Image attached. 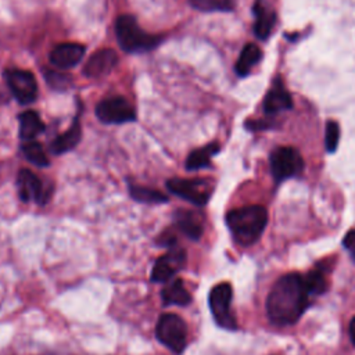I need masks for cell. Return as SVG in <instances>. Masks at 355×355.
<instances>
[{"mask_svg":"<svg viewBox=\"0 0 355 355\" xmlns=\"http://www.w3.org/2000/svg\"><path fill=\"white\" fill-rule=\"evenodd\" d=\"M306 290L309 294H320L326 290L327 282L324 275L320 270H312L304 277Z\"/></svg>","mask_w":355,"mask_h":355,"instance_id":"cell-25","label":"cell"},{"mask_svg":"<svg viewBox=\"0 0 355 355\" xmlns=\"http://www.w3.org/2000/svg\"><path fill=\"white\" fill-rule=\"evenodd\" d=\"M343 244L349 251L351 257L355 259V230H349L347 233V236L343 240Z\"/></svg>","mask_w":355,"mask_h":355,"instance_id":"cell-28","label":"cell"},{"mask_svg":"<svg viewBox=\"0 0 355 355\" xmlns=\"http://www.w3.org/2000/svg\"><path fill=\"white\" fill-rule=\"evenodd\" d=\"M115 36L119 47L126 53H146L161 43V36L146 32L133 15H119L115 21Z\"/></svg>","mask_w":355,"mask_h":355,"instance_id":"cell-3","label":"cell"},{"mask_svg":"<svg viewBox=\"0 0 355 355\" xmlns=\"http://www.w3.org/2000/svg\"><path fill=\"white\" fill-rule=\"evenodd\" d=\"M4 79L19 104L28 105L37 98V82L31 71L10 68L4 71Z\"/></svg>","mask_w":355,"mask_h":355,"instance_id":"cell-8","label":"cell"},{"mask_svg":"<svg viewBox=\"0 0 355 355\" xmlns=\"http://www.w3.org/2000/svg\"><path fill=\"white\" fill-rule=\"evenodd\" d=\"M252 11L255 17L254 33L258 39L265 40L273 31V26L276 24V12L265 0H255Z\"/></svg>","mask_w":355,"mask_h":355,"instance_id":"cell-14","label":"cell"},{"mask_svg":"<svg viewBox=\"0 0 355 355\" xmlns=\"http://www.w3.org/2000/svg\"><path fill=\"white\" fill-rule=\"evenodd\" d=\"M85 50V46L79 43H61L50 51L49 60L60 69H69L76 67L82 61Z\"/></svg>","mask_w":355,"mask_h":355,"instance_id":"cell-12","label":"cell"},{"mask_svg":"<svg viewBox=\"0 0 355 355\" xmlns=\"http://www.w3.org/2000/svg\"><path fill=\"white\" fill-rule=\"evenodd\" d=\"M226 225L240 245L248 247L258 241L268 225V211L262 205H245L226 215Z\"/></svg>","mask_w":355,"mask_h":355,"instance_id":"cell-2","label":"cell"},{"mask_svg":"<svg viewBox=\"0 0 355 355\" xmlns=\"http://www.w3.org/2000/svg\"><path fill=\"white\" fill-rule=\"evenodd\" d=\"M129 194L135 201L143 202V204H162L168 202V196L164 193L140 184H129Z\"/></svg>","mask_w":355,"mask_h":355,"instance_id":"cell-22","label":"cell"},{"mask_svg":"<svg viewBox=\"0 0 355 355\" xmlns=\"http://www.w3.org/2000/svg\"><path fill=\"white\" fill-rule=\"evenodd\" d=\"M168 190L179 198L189 201L197 207L205 205L212 194V184L207 179L172 178L166 182Z\"/></svg>","mask_w":355,"mask_h":355,"instance_id":"cell-5","label":"cell"},{"mask_svg":"<svg viewBox=\"0 0 355 355\" xmlns=\"http://www.w3.org/2000/svg\"><path fill=\"white\" fill-rule=\"evenodd\" d=\"M233 298V290L229 283H219L212 287L208 297V304L215 322L227 330L237 327L236 318L230 309Z\"/></svg>","mask_w":355,"mask_h":355,"instance_id":"cell-6","label":"cell"},{"mask_svg":"<svg viewBox=\"0 0 355 355\" xmlns=\"http://www.w3.org/2000/svg\"><path fill=\"white\" fill-rule=\"evenodd\" d=\"M161 298L164 305H179L184 306L191 302V294L184 287L180 279L169 282L165 288L161 291Z\"/></svg>","mask_w":355,"mask_h":355,"instance_id":"cell-19","label":"cell"},{"mask_svg":"<svg viewBox=\"0 0 355 355\" xmlns=\"http://www.w3.org/2000/svg\"><path fill=\"white\" fill-rule=\"evenodd\" d=\"M349 337H351L352 343L355 344V316L352 318V320L349 323Z\"/></svg>","mask_w":355,"mask_h":355,"instance_id":"cell-29","label":"cell"},{"mask_svg":"<svg viewBox=\"0 0 355 355\" xmlns=\"http://www.w3.org/2000/svg\"><path fill=\"white\" fill-rule=\"evenodd\" d=\"M80 137H82V128H80V121H79V114H78V115H75L71 126L51 141L50 151L57 155L72 151L79 144Z\"/></svg>","mask_w":355,"mask_h":355,"instance_id":"cell-16","label":"cell"},{"mask_svg":"<svg viewBox=\"0 0 355 355\" xmlns=\"http://www.w3.org/2000/svg\"><path fill=\"white\" fill-rule=\"evenodd\" d=\"M218 151H219V144L218 143H209L204 147L193 150L186 158V164H184L186 169L187 171H198V169L209 166L211 158Z\"/></svg>","mask_w":355,"mask_h":355,"instance_id":"cell-20","label":"cell"},{"mask_svg":"<svg viewBox=\"0 0 355 355\" xmlns=\"http://www.w3.org/2000/svg\"><path fill=\"white\" fill-rule=\"evenodd\" d=\"M44 76H46L49 85H51L53 87L62 89L65 85H68V79L62 73H57L54 71H46Z\"/></svg>","mask_w":355,"mask_h":355,"instance_id":"cell-27","label":"cell"},{"mask_svg":"<svg viewBox=\"0 0 355 355\" xmlns=\"http://www.w3.org/2000/svg\"><path fill=\"white\" fill-rule=\"evenodd\" d=\"M155 337L175 355H180L187 344V324L176 313H162L157 320Z\"/></svg>","mask_w":355,"mask_h":355,"instance_id":"cell-4","label":"cell"},{"mask_svg":"<svg viewBox=\"0 0 355 355\" xmlns=\"http://www.w3.org/2000/svg\"><path fill=\"white\" fill-rule=\"evenodd\" d=\"M4 101H6V97H4V96L0 93V104H3Z\"/></svg>","mask_w":355,"mask_h":355,"instance_id":"cell-30","label":"cell"},{"mask_svg":"<svg viewBox=\"0 0 355 355\" xmlns=\"http://www.w3.org/2000/svg\"><path fill=\"white\" fill-rule=\"evenodd\" d=\"M293 107L291 94L279 83L275 85L263 100V111L268 115H275L282 111H287Z\"/></svg>","mask_w":355,"mask_h":355,"instance_id":"cell-17","label":"cell"},{"mask_svg":"<svg viewBox=\"0 0 355 355\" xmlns=\"http://www.w3.org/2000/svg\"><path fill=\"white\" fill-rule=\"evenodd\" d=\"M186 265V251L180 247H172L166 254L161 255L153 269H151V282L164 283L172 279L183 266Z\"/></svg>","mask_w":355,"mask_h":355,"instance_id":"cell-11","label":"cell"},{"mask_svg":"<svg viewBox=\"0 0 355 355\" xmlns=\"http://www.w3.org/2000/svg\"><path fill=\"white\" fill-rule=\"evenodd\" d=\"M270 171L276 182L286 180L298 175L304 168L300 151L294 147H277L270 154Z\"/></svg>","mask_w":355,"mask_h":355,"instance_id":"cell-7","label":"cell"},{"mask_svg":"<svg viewBox=\"0 0 355 355\" xmlns=\"http://www.w3.org/2000/svg\"><path fill=\"white\" fill-rule=\"evenodd\" d=\"M18 123H19V139H22L24 141L35 140V137L44 130L43 121L40 119L39 114L33 110L21 112L18 115Z\"/></svg>","mask_w":355,"mask_h":355,"instance_id":"cell-18","label":"cell"},{"mask_svg":"<svg viewBox=\"0 0 355 355\" xmlns=\"http://www.w3.org/2000/svg\"><path fill=\"white\" fill-rule=\"evenodd\" d=\"M96 115L107 125H121L136 121L135 110L121 96H112L101 100L96 107Z\"/></svg>","mask_w":355,"mask_h":355,"instance_id":"cell-9","label":"cell"},{"mask_svg":"<svg viewBox=\"0 0 355 355\" xmlns=\"http://www.w3.org/2000/svg\"><path fill=\"white\" fill-rule=\"evenodd\" d=\"M191 7L200 11H230L234 7V0H190Z\"/></svg>","mask_w":355,"mask_h":355,"instance_id":"cell-24","label":"cell"},{"mask_svg":"<svg viewBox=\"0 0 355 355\" xmlns=\"http://www.w3.org/2000/svg\"><path fill=\"white\" fill-rule=\"evenodd\" d=\"M21 150H22V154L24 157L33 165L39 166V168H44V166H49L50 161H49V157L43 148V146L35 140H31V141H24V144L21 146Z\"/></svg>","mask_w":355,"mask_h":355,"instance_id":"cell-23","label":"cell"},{"mask_svg":"<svg viewBox=\"0 0 355 355\" xmlns=\"http://www.w3.org/2000/svg\"><path fill=\"white\" fill-rule=\"evenodd\" d=\"M340 141V126L336 121H327L324 129V146L327 153H334Z\"/></svg>","mask_w":355,"mask_h":355,"instance_id":"cell-26","label":"cell"},{"mask_svg":"<svg viewBox=\"0 0 355 355\" xmlns=\"http://www.w3.org/2000/svg\"><path fill=\"white\" fill-rule=\"evenodd\" d=\"M18 196L25 202H36L44 205L50 198V190L44 186L42 179L29 169H21L17 176Z\"/></svg>","mask_w":355,"mask_h":355,"instance_id":"cell-10","label":"cell"},{"mask_svg":"<svg viewBox=\"0 0 355 355\" xmlns=\"http://www.w3.org/2000/svg\"><path fill=\"white\" fill-rule=\"evenodd\" d=\"M262 58V53L259 50V47L254 43H248L243 47L237 62L234 65V71L239 76H247L250 73V71L261 61Z\"/></svg>","mask_w":355,"mask_h":355,"instance_id":"cell-21","label":"cell"},{"mask_svg":"<svg viewBox=\"0 0 355 355\" xmlns=\"http://www.w3.org/2000/svg\"><path fill=\"white\" fill-rule=\"evenodd\" d=\"M176 227L190 240H198L204 232V223L201 215L190 209H178L173 214Z\"/></svg>","mask_w":355,"mask_h":355,"instance_id":"cell-15","label":"cell"},{"mask_svg":"<svg viewBox=\"0 0 355 355\" xmlns=\"http://www.w3.org/2000/svg\"><path fill=\"white\" fill-rule=\"evenodd\" d=\"M308 290L304 277L298 273L282 276L266 298V313L276 326L294 324L306 309Z\"/></svg>","mask_w":355,"mask_h":355,"instance_id":"cell-1","label":"cell"},{"mask_svg":"<svg viewBox=\"0 0 355 355\" xmlns=\"http://www.w3.org/2000/svg\"><path fill=\"white\" fill-rule=\"evenodd\" d=\"M118 64V54L112 49H101L94 53L85 64L83 73L87 78H103Z\"/></svg>","mask_w":355,"mask_h":355,"instance_id":"cell-13","label":"cell"}]
</instances>
